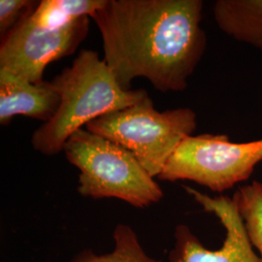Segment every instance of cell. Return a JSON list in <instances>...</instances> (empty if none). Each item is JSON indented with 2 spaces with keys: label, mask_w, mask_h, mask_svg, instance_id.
Instances as JSON below:
<instances>
[{
  "label": "cell",
  "mask_w": 262,
  "mask_h": 262,
  "mask_svg": "<svg viewBox=\"0 0 262 262\" xmlns=\"http://www.w3.org/2000/svg\"><path fill=\"white\" fill-rule=\"evenodd\" d=\"M189 108L159 112L151 99L106 114L89 122L86 130L131 151L152 178L159 177L179 145L196 128Z\"/></svg>",
  "instance_id": "obj_4"
},
{
  "label": "cell",
  "mask_w": 262,
  "mask_h": 262,
  "mask_svg": "<svg viewBox=\"0 0 262 262\" xmlns=\"http://www.w3.org/2000/svg\"><path fill=\"white\" fill-rule=\"evenodd\" d=\"M213 13L228 36L262 52V0H217Z\"/></svg>",
  "instance_id": "obj_9"
},
{
  "label": "cell",
  "mask_w": 262,
  "mask_h": 262,
  "mask_svg": "<svg viewBox=\"0 0 262 262\" xmlns=\"http://www.w3.org/2000/svg\"><path fill=\"white\" fill-rule=\"evenodd\" d=\"M51 83L60 96L59 108L31 138L33 149L46 156L63 151L67 140L83 125L149 97L142 89L123 90L109 66L93 50H82L72 66Z\"/></svg>",
  "instance_id": "obj_2"
},
{
  "label": "cell",
  "mask_w": 262,
  "mask_h": 262,
  "mask_svg": "<svg viewBox=\"0 0 262 262\" xmlns=\"http://www.w3.org/2000/svg\"><path fill=\"white\" fill-rule=\"evenodd\" d=\"M201 0H106L94 19L103 60L130 91L146 78L159 92H183L207 47Z\"/></svg>",
  "instance_id": "obj_1"
},
{
  "label": "cell",
  "mask_w": 262,
  "mask_h": 262,
  "mask_svg": "<svg viewBox=\"0 0 262 262\" xmlns=\"http://www.w3.org/2000/svg\"><path fill=\"white\" fill-rule=\"evenodd\" d=\"M39 1L32 0H1L0 1V35L6 37L21 20L35 10Z\"/></svg>",
  "instance_id": "obj_13"
},
{
  "label": "cell",
  "mask_w": 262,
  "mask_h": 262,
  "mask_svg": "<svg viewBox=\"0 0 262 262\" xmlns=\"http://www.w3.org/2000/svg\"><path fill=\"white\" fill-rule=\"evenodd\" d=\"M60 96L51 82L32 84L6 69H0V123L9 124L23 115L48 122L56 115Z\"/></svg>",
  "instance_id": "obj_8"
},
{
  "label": "cell",
  "mask_w": 262,
  "mask_h": 262,
  "mask_svg": "<svg viewBox=\"0 0 262 262\" xmlns=\"http://www.w3.org/2000/svg\"><path fill=\"white\" fill-rule=\"evenodd\" d=\"M262 162V139L233 143L225 134H200L183 141L158 178L192 181L224 192L247 181Z\"/></svg>",
  "instance_id": "obj_5"
},
{
  "label": "cell",
  "mask_w": 262,
  "mask_h": 262,
  "mask_svg": "<svg viewBox=\"0 0 262 262\" xmlns=\"http://www.w3.org/2000/svg\"><path fill=\"white\" fill-rule=\"evenodd\" d=\"M204 211L214 214L225 227V242L217 250H209L186 225H179L174 233V247L169 262H260L254 252L234 197L209 196L192 187L184 186Z\"/></svg>",
  "instance_id": "obj_7"
},
{
  "label": "cell",
  "mask_w": 262,
  "mask_h": 262,
  "mask_svg": "<svg viewBox=\"0 0 262 262\" xmlns=\"http://www.w3.org/2000/svg\"><path fill=\"white\" fill-rule=\"evenodd\" d=\"M246 231L262 262V183L253 181L233 194Z\"/></svg>",
  "instance_id": "obj_12"
},
{
  "label": "cell",
  "mask_w": 262,
  "mask_h": 262,
  "mask_svg": "<svg viewBox=\"0 0 262 262\" xmlns=\"http://www.w3.org/2000/svg\"><path fill=\"white\" fill-rule=\"evenodd\" d=\"M90 17L66 26L47 28L28 18L1 40L0 69H6L32 84L43 82L48 64L71 56L88 36Z\"/></svg>",
  "instance_id": "obj_6"
},
{
  "label": "cell",
  "mask_w": 262,
  "mask_h": 262,
  "mask_svg": "<svg viewBox=\"0 0 262 262\" xmlns=\"http://www.w3.org/2000/svg\"><path fill=\"white\" fill-rule=\"evenodd\" d=\"M105 3L106 0H43L30 19L42 27H62L83 17L92 18Z\"/></svg>",
  "instance_id": "obj_10"
},
{
  "label": "cell",
  "mask_w": 262,
  "mask_h": 262,
  "mask_svg": "<svg viewBox=\"0 0 262 262\" xmlns=\"http://www.w3.org/2000/svg\"><path fill=\"white\" fill-rule=\"evenodd\" d=\"M63 151L80 171L78 192L83 196L117 198L139 209L163 197L161 187L131 151L100 135L79 129Z\"/></svg>",
  "instance_id": "obj_3"
},
{
  "label": "cell",
  "mask_w": 262,
  "mask_h": 262,
  "mask_svg": "<svg viewBox=\"0 0 262 262\" xmlns=\"http://www.w3.org/2000/svg\"><path fill=\"white\" fill-rule=\"evenodd\" d=\"M111 253L97 254L91 250L78 254L71 262H163L148 255L131 226L119 224L114 232Z\"/></svg>",
  "instance_id": "obj_11"
}]
</instances>
